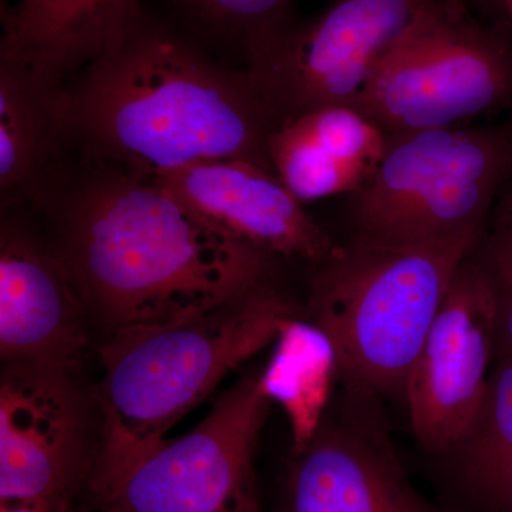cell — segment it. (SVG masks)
<instances>
[{
    "label": "cell",
    "mask_w": 512,
    "mask_h": 512,
    "mask_svg": "<svg viewBox=\"0 0 512 512\" xmlns=\"http://www.w3.org/2000/svg\"><path fill=\"white\" fill-rule=\"evenodd\" d=\"M188 19L218 39L244 46L247 57L286 29L292 0H175Z\"/></svg>",
    "instance_id": "obj_19"
},
{
    "label": "cell",
    "mask_w": 512,
    "mask_h": 512,
    "mask_svg": "<svg viewBox=\"0 0 512 512\" xmlns=\"http://www.w3.org/2000/svg\"><path fill=\"white\" fill-rule=\"evenodd\" d=\"M505 8H507L508 13H510L511 20H512V0H503Z\"/></svg>",
    "instance_id": "obj_24"
},
{
    "label": "cell",
    "mask_w": 512,
    "mask_h": 512,
    "mask_svg": "<svg viewBox=\"0 0 512 512\" xmlns=\"http://www.w3.org/2000/svg\"><path fill=\"white\" fill-rule=\"evenodd\" d=\"M494 353L493 295L473 252L454 276L404 386L423 450L447 456L463 439L483 400Z\"/></svg>",
    "instance_id": "obj_10"
},
{
    "label": "cell",
    "mask_w": 512,
    "mask_h": 512,
    "mask_svg": "<svg viewBox=\"0 0 512 512\" xmlns=\"http://www.w3.org/2000/svg\"><path fill=\"white\" fill-rule=\"evenodd\" d=\"M474 256L483 269L495 309V355L512 357V198Z\"/></svg>",
    "instance_id": "obj_20"
},
{
    "label": "cell",
    "mask_w": 512,
    "mask_h": 512,
    "mask_svg": "<svg viewBox=\"0 0 512 512\" xmlns=\"http://www.w3.org/2000/svg\"><path fill=\"white\" fill-rule=\"evenodd\" d=\"M272 404L259 375L242 377L195 429L165 439L97 507L101 512H259L255 454Z\"/></svg>",
    "instance_id": "obj_7"
},
{
    "label": "cell",
    "mask_w": 512,
    "mask_h": 512,
    "mask_svg": "<svg viewBox=\"0 0 512 512\" xmlns=\"http://www.w3.org/2000/svg\"><path fill=\"white\" fill-rule=\"evenodd\" d=\"M387 134L352 107H323L282 121L269 160L296 200H323L359 190L386 148Z\"/></svg>",
    "instance_id": "obj_15"
},
{
    "label": "cell",
    "mask_w": 512,
    "mask_h": 512,
    "mask_svg": "<svg viewBox=\"0 0 512 512\" xmlns=\"http://www.w3.org/2000/svg\"><path fill=\"white\" fill-rule=\"evenodd\" d=\"M74 369L5 363L0 380V500L72 507L96 464Z\"/></svg>",
    "instance_id": "obj_9"
},
{
    "label": "cell",
    "mask_w": 512,
    "mask_h": 512,
    "mask_svg": "<svg viewBox=\"0 0 512 512\" xmlns=\"http://www.w3.org/2000/svg\"><path fill=\"white\" fill-rule=\"evenodd\" d=\"M84 305L57 251L3 227L0 241V356L3 363L76 369L87 345Z\"/></svg>",
    "instance_id": "obj_13"
},
{
    "label": "cell",
    "mask_w": 512,
    "mask_h": 512,
    "mask_svg": "<svg viewBox=\"0 0 512 512\" xmlns=\"http://www.w3.org/2000/svg\"><path fill=\"white\" fill-rule=\"evenodd\" d=\"M431 0H335L249 57V73L281 120L355 107L370 74Z\"/></svg>",
    "instance_id": "obj_8"
},
{
    "label": "cell",
    "mask_w": 512,
    "mask_h": 512,
    "mask_svg": "<svg viewBox=\"0 0 512 512\" xmlns=\"http://www.w3.org/2000/svg\"><path fill=\"white\" fill-rule=\"evenodd\" d=\"M67 508H56L43 501H8L2 503L0 512H62Z\"/></svg>",
    "instance_id": "obj_21"
},
{
    "label": "cell",
    "mask_w": 512,
    "mask_h": 512,
    "mask_svg": "<svg viewBox=\"0 0 512 512\" xmlns=\"http://www.w3.org/2000/svg\"><path fill=\"white\" fill-rule=\"evenodd\" d=\"M483 237L468 231L417 244L353 238L318 264L308 318L332 339L350 387L404 392L454 276Z\"/></svg>",
    "instance_id": "obj_4"
},
{
    "label": "cell",
    "mask_w": 512,
    "mask_h": 512,
    "mask_svg": "<svg viewBox=\"0 0 512 512\" xmlns=\"http://www.w3.org/2000/svg\"><path fill=\"white\" fill-rule=\"evenodd\" d=\"M62 84L0 59V190L28 194L70 136Z\"/></svg>",
    "instance_id": "obj_16"
},
{
    "label": "cell",
    "mask_w": 512,
    "mask_h": 512,
    "mask_svg": "<svg viewBox=\"0 0 512 512\" xmlns=\"http://www.w3.org/2000/svg\"><path fill=\"white\" fill-rule=\"evenodd\" d=\"M487 512H512V480L500 495L485 508Z\"/></svg>",
    "instance_id": "obj_22"
},
{
    "label": "cell",
    "mask_w": 512,
    "mask_h": 512,
    "mask_svg": "<svg viewBox=\"0 0 512 512\" xmlns=\"http://www.w3.org/2000/svg\"><path fill=\"white\" fill-rule=\"evenodd\" d=\"M143 0H18L3 15L0 59L52 82L86 69L144 19Z\"/></svg>",
    "instance_id": "obj_14"
},
{
    "label": "cell",
    "mask_w": 512,
    "mask_h": 512,
    "mask_svg": "<svg viewBox=\"0 0 512 512\" xmlns=\"http://www.w3.org/2000/svg\"><path fill=\"white\" fill-rule=\"evenodd\" d=\"M512 60L487 33L431 0L377 63L353 109L384 133L457 127L504 106Z\"/></svg>",
    "instance_id": "obj_6"
},
{
    "label": "cell",
    "mask_w": 512,
    "mask_h": 512,
    "mask_svg": "<svg viewBox=\"0 0 512 512\" xmlns=\"http://www.w3.org/2000/svg\"><path fill=\"white\" fill-rule=\"evenodd\" d=\"M150 181L211 224L268 254L320 264L339 249L278 175L252 161L197 163Z\"/></svg>",
    "instance_id": "obj_12"
},
{
    "label": "cell",
    "mask_w": 512,
    "mask_h": 512,
    "mask_svg": "<svg viewBox=\"0 0 512 512\" xmlns=\"http://www.w3.org/2000/svg\"><path fill=\"white\" fill-rule=\"evenodd\" d=\"M464 2H466V5H467V3H470V2L481 3V5H484V3H488V2H490V0H464Z\"/></svg>",
    "instance_id": "obj_25"
},
{
    "label": "cell",
    "mask_w": 512,
    "mask_h": 512,
    "mask_svg": "<svg viewBox=\"0 0 512 512\" xmlns=\"http://www.w3.org/2000/svg\"><path fill=\"white\" fill-rule=\"evenodd\" d=\"M511 167L510 137L494 128L389 134L375 171L352 194L355 239L417 244L484 231Z\"/></svg>",
    "instance_id": "obj_5"
},
{
    "label": "cell",
    "mask_w": 512,
    "mask_h": 512,
    "mask_svg": "<svg viewBox=\"0 0 512 512\" xmlns=\"http://www.w3.org/2000/svg\"><path fill=\"white\" fill-rule=\"evenodd\" d=\"M447 456L458 483L484 510L512 480V357L498 359L473 423Z\"/></svg>",
    "instance_id": "obj_18"
},
{
    "label": "cell",
    "mask_w": 512,
    "mask_h": 512,
    "mask_svg": "<svg viewBox=\"0 0 512 512\" xmlns=\"http://www.w3.org/2000/svg\"><path fill=\"white\" fill-rule=\"evenodd\" d=\"M444 5L450 10L451 15L456 18H464L466 16V2L464 0H443Z\"/></svg>",
    "instance_id": "obj_23"
},
{
    "label": "cell",
    "mask_w": 512,
    "mask_h": 512,
    "mask_svg": "<svg viewBox=\"0 0 512 512\" xmlns=\"http://www.w3.org/2000/svg\"><path fill=\"white\" fill-rule=\"evenodd\" d=\"M339 375L338 350L328 333L309 319L293 315L284 320L259 383L288 417L292 450L306 446L318 433Z\"/></svg>",
    "instance_id": "obj_17"
},
{
    "label": "cell",
    "mask_w": 512,
    "mask_h": 512,
    "mask_svg": "<svg viewBox=\"0 0 512 512\" xmlns=\"http://www.w3.org/2000/svg\"><path fill=\"white\" fill-rule=\"evenodd\" d=\"M64 109L96 161L146 180L221 160L274 171L269 141L282 120L249 70L222 67L146 19L83 69Z\"/></svg>",
    "instance_id": "obj_2"
},
{
    "label": "cell",
    "mask_w": 512,
    "mask_h": 512,
    "mask_svg": "<svg viewBox=\"0 0 512 512\" xmlns=\"http://www.w3.org/2000/svg\"><path fill=\"white\" fill-rule=\"evenodd\" d=\"M57 217V254L110 333L201 318L264 285L268 272L271 254L110 165L60 198Z\"/></svg>",
    "instance_id": "obj_1"
},
{
    "label": "cell",
    "mask_w": 512,
    "mask_h": 512,
    "mask_svg": "<svg viewBox=\"0 0 512 512\" xmlns=\"http://www.w3.org/2000/svg\"><path fill=\"white\" fill-rule=\"evenodd\" d=\"M295 309L264 285L201 318L110 333L96 464L86 491L99 505L185 414L242 363L274 343Z\"/></svg>",
    "instance_id": "obj_3"
},
{
    "label": "cell",
    "mask_w": 512,
    "mask_h": 512,
    "mask_svg": "<svg viewBox=\"0 0 512 512\" xmlns=\"http://www.w3.org/2000/svg\"><path fill=\"white\" fill-rule=\"evenodd\" d=\"M363 410L325 417L313 439L292 450L281 512H437Z\"/></svg>",
    "instance_id": "obj_11"
}]
</instances>
